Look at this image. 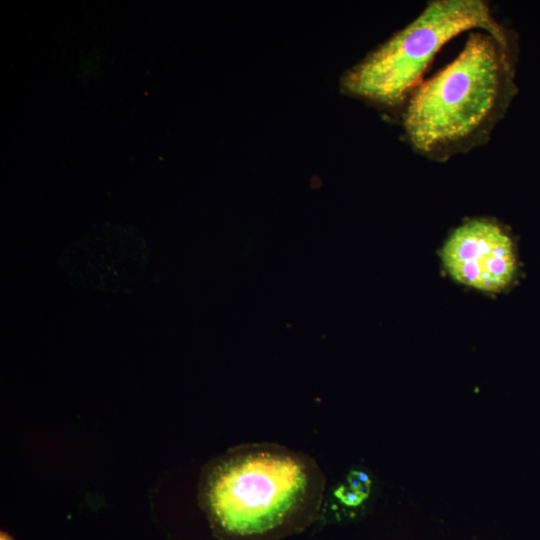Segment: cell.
<instances>
[{
  "instance_id": "6da1fadb",
  "label": "cell",
  "mask_w": 540,
  "mask_h": 540,
  "mask_svg": "<svg viewBox=\"0 0 540 540\" xmlns=\"http://www.w3.org/2000/svg\"><path fill=\"white\" fill-rule=\"evenodd\" d=\"M518 47L471 32L459 54L423 80L402 108L415 152L444 162L485 144L516 94Z\"/></svg>"
},
{
  "instance_id": "277c9868",
  "label": "cell",
  "mask_w": 540,
  "mask_h": 540,
  "mask_svg": "<svg viewBox=\"0 0 540 540\" xmlns=\"http://www.w3.org/2000/svg\"><path fill=\"white\" fill-rule=\"evenodd\" d=\"M441 259L456 282L483 292H501L516 272L511 238L498 223L485 218L457 227L445 242Z\"/></svg>"
},
{
  "instance_id": "5b68a950",
  "label": "cell",
  "mask_w": 540,
  "mask_h": 540,
  "mask_svg": "<svg viewBox=\"0 0 540 540\" xmlns=\"http://www.w3.org/2000/svg\"><path fill=\"white\" fill-rule=\"evenodd\" d=\"M336 496L343 504L350 507L359 506L365 500L362 496L350 490L345 484H342L336 490Z\"/></svg>"
},
{
  "instance_id": "7a4b0ae2",
  "label": "cell",
  "mask_w": 540,
  "mask_h": 540,
  "mask_svg": "<svg viewBox=\"0 0 540 540\" xmlns=\"http://www.w3.org/2000/svg\"><path fill=\"white\" fill-rule=\"evenodd\" d=\"M323 490L322 473L309 457L275 444H249L208 465L200 497L222 535L261 540L308 524Z\"/></svg>"
},
{
  "instance_id": "8992f818",
  "label": "cell",
  "mask_w": 540,
  "mask_h": 540,
  "mask_svg": "<svg viewBox=\"0 0 540 540\" xmlns=\"http://www.w3.org/2000/svg\"><path fill=\"white\" fill-rule=\"evenodd\" d=\"M1 540H12V539L6 534H4V535L2 534Z\"/></svg>"
},
{
  "instance_id": "3957f363",
  "label": "cell",
  "mask_w": 540,
  "mask_h": 540,
  "mask_svg": "<svg viewBox=\"0 0 540 540\" xmlns=\"http://www.w3.org/2000/svg\"><path fill=\"white\" fill-rule=\"evenodd\" d=\"M473 29L517 46L512 31L496 20L486 1L432 0L408 25L350 68L342 86L359 98L402 109L440 49Z\"/></svg>"
}]
</instances>
